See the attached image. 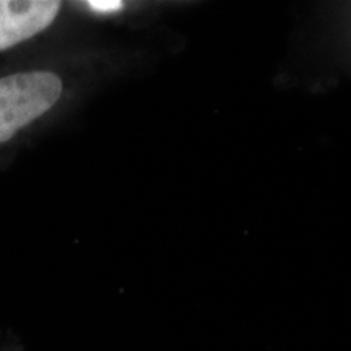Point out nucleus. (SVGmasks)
<instances>
[{"label": "nucleus", "mask_w": 351, "mask_h": 351, "mask_svg": "<svg viewBox=\"0 0 351 351\" xmlns=\"http://www.w3.org/2000/svg\"><path fill=\"white\" fill-rule=\"evenodd\" d=\"M64 80L56 72L34 70L0 78V143L49 112L64 96Z\"/></svg>", "instance_id": "nucleus-1"}, {"label": "nucleus", "mask_w": 351, "mask_h": 351, "mask_svg": "<svg viewBox=\"0 0 351 351\" xmlns=\"http://www.w3.org/2000/svg\"><path fill=\"white\" fill-rule=\"evenodd\" d=\"M326 12L333 57L351 78V2L328 3Z\"/></svg>", "instance_id": "nucleus-3"}, {"label": "nucleus", "mask_w": 351, "mask_h": 351, "mask_svg": "<svg viewBox=\"0 0 351 351\" xmlns=\"http://www.w3.org/2000/svg\"><path fill=\"white\" fill-rule=\"evenodd\" d=\"M60 2L51 0H23L0 2V51L16 46L54 23L59 15Z\"/></svg>", "instance_id": "nucleus-2"}]
</instances>
